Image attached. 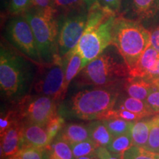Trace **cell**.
<instances>
[{"mask_svg": "<svg viewBox=\"0 0 159 159\" xmlns=\"http://www.w3.org/2000/svg\"><path fill=\"white\" fill-rule=\"evenodd\" d=\"M130 76L124 59L114 45L107 47L77 76L80 84L109 87Z\"/></svg>", "mask_w": 159, "mask_h": 159, "instance_id": "cell-1", "label": "cell"}, {"mask_svg": "<svg viewBox=\"0 0 159 159\" xmlns=\"http://www.w3.org/2000/svg\"><path fill=\"white\" fill-rule=\"evenodd\" d=\"M33 77L28 61L3 43L0 48V88L8 98L21 99L28 91Z\"/></svg>", "mask_w": 159, "mask_h": 159, "instance_id": "cell-2", "label": "cell"}, {"mask_svg": "<svg viewBox=\"0 0 159 159\" xmlns=\"http://www.w3.org/2000/svg\"><path fill=\"white\" fill-rule=\"evenodd\" d=\"M151 33L139 21L117 16L113 28L112 44L124 59L129 71L136 65L150 44Z\"/></svg>", "mask_w": 159, "mask_h": 159, "instance_id": "cell-3", "label": "cell"}, {"mask_svg": "<svg viewBox=\"0 0 159 159\" xmlns=\"http://www.w3.org/2000/svg\"><path fill=\"white\" fill-rule=\"evenodd\" d=\"M34 34L43 63H50L58 57V19L55 10H40L32 7L23 14Z\"/></svg>", "mask_w": 159, "mask_h": 159, "instance_id": "cell-4", "label": "cell"}, {"mask_svg": "<svg viewBox=\"0 0 159 159\" xmlns=\"http://www.w3.org/2000/svg\"><path fill=\"white\" fill-rule=\"evenodd\" d=\"M118 97L116 89L109 87L81 91L71 99L69 111L84 120H101L114 108Z\"/></svg>", "mask_w": 159, "mask_h": 159, "instance_id": "cell-5", "label": "cell"}, {"mask_svg": "<svg viewBox=\"0 0 159 159\" xmlns=\"http://www.w3.org/2000/svg\"><path fill=\"white\" fill-rule=\"evenodd\" d=\"M117 16H111L97 25L85 26L84 33L76 46L83 59V69L112 44L113 28Z\"/></svg>", "mask_w": 159, "mask_h": 159, "instance_id": "cell-6", "label": "cell"}, {"mask_svg": "<svg viewBox=\"0 0 159 159\" xmlns=\"http://www.w3.org/2000/svg\"><path fill=\"white\" fill-rule=\"evenodd\" d=\"M58 56L63 57L76 47L84 33L88 19V8L76 10L57 15Z\"/></svg>", "mask_w": 159, "mask_h": 159, "instance_id": "cell-7", "label": "cell"}, {"mask_svg": "<svg viewBox=\"0 0 159 159\" xmlns=\"http://www.w3.org/2000/svg\"><path fill=\"white\" fill-rule=\"evenodd\" d=\"M5 37L20 52L33 62L43 63L33 32L23 15L10 16L5 28Z\"/></svg>", "mask_w": 159, "mask_h": 159, "instance_id": "cell-8", "label": "cell"}, {"mask_svg": "<svg viewBox=\"0 0 159 159\" xmlns=\"http://www.w3.org/2000/svg\"><path fill=\"white\" fill-rule=\"evenodd\" d=\"M55 99L47 96L26 95L20 99L16 112L25 123H33L46 126L50 119L57 115Z\"/></svg>", "mask_w": 159, "mask_h": 159, "instance_id": "cell-9", "label": "cell"}, {"mask_svg": "<svg viewBox=\"0 0 159 159\" xmlns=\"http://www.w3.org/2000/svg\"><path fill=\"white\" fill-rule=\"evenodd\" d=\"M41 66L42 69L35 83V91L55 101L63 99L66 69L64 58L58 57L53 62L42 63Z\"/></svg>", "mask_w": 159, "mask_h": 159, "instance_id": "cell-10", "label": "cell"}, {"mask_svg": "<svg viewBox=\"0 0 159 159\" xmlns=\"http://www.w3.org/2000/svg\"><path fill=\"white\" fill-rule=\"evenodd\" d=\"M159 14V0H121L117 15L139 22L156 19Z\"/></svg>", "mask_w": 159, "mask_h": 159, "instance_id": "cell-11", "label": "cell"}, {"mask_svg": "<svg viewBox=\"0 0 159 159\" xmlns=\"http://www.w3.org/2000/svg\"><path fill=\"white\" fill-rule=\"evenodd\" d=\"M25 122L19 120L1 136V159L16 155L24 147Z\"/></svg>", "mask_w": 159, "mask_h": 159, "instance_id": "cell-12", "label": "cell"}, {"mask_svg": "<svg viewBox=\"0 0 159 159\" xmlns=\"http://www.w3.org/2000/svg\"><path fill=\"white\" fill-rule=\"evenodd\" d=\"M52 142L44 126L33 123H25L24 146L46 149Z\"/></svg>", "mask_w": 159, "mask_h": 159, "instance_id": "cell-13", "label": "cell"}, {"mask_svg": "<svg viewBox=\"0 0 159 159\" xmlns=\"http://www.w3.org/2000/svg\"><path fill=\"white\" fill-rule=\"evenodd\" d=\"M63 58L66 61L65 79L64 84H63V94L65 96L71 81L75 78L83 69V59L76 47L66 55H65Z\"/></svg>", "mask_w": 159, "mask_h": 159, "instance_id": "cell-14", "label": "cell"}, {"mask_svg": "<svg viewBox=\"0 0 159 159\" xmlns=\"http://www.w3.org/2000/svg\"><path fill=\"white\" fill-rule=\"evenodd\" d=\"M159 53L150 44L139 58L136 65L130 71V77L145 78L152 67L156 64L158 59Z\"/></svg>", "mask_w": 159, "mask_h": 159, "instance_id": "cell-15", "label": "cell"}, {"mask_svg": "<svg viewBox=\"0 0 159 159\" xmlns=\"http://www.w3.org/2000/svg\"><path fill=\"white\" fill-rule=\"evenodd\" d=\"M153 88V84L144 78L129 77L126 79L125 90L131 97L146 100L147 97Z\"/></svg>", "mask_w": 159, "mask_h": 159, "instance_id": "cell-16", "label": "cell"}, {"mask_svg": "<svg viewBox=\"0 0 159 159\" xmlns=\"http://www.w3.org/2000/svg\"><path fill=\"white\" fill-rule=\"evenodd\" d=\"M89 138L98 147H108L113 139V135L102 120H94L87 125Z\"/></svg>", "mask_w": 159, "mask_h": 159, "instance_id": "cell-17", "label": "cell"}, {"mask_svg": "<svg viewBox=\"0 0 159 159\" xmlns=\"http://www.w3.org/2000/svg\"><path fill=\"white\" fill-rule=\"evenodd\" d=\"M58 136L66 141L69 144L80 142L90 139L88 127L75 123H71L63 126Z\"/></svg>", "mask_w": 159, "mask_h": 159, "instance_id": "cell-18", "label": "cell"}, {"mask_svg": "<svg viewBox=\"0 0 159 159\" xmlns=\"http://www.w3.org/2000/svg\"><path fill=\"white\" fill-rule=\"evenodd\" d=\"M151 119L148 120L136 121L130 130L133 144L139 148H144L148 144L151 128Z\"/></svg>", "mask_w": 159, "mask_h": 159, "instance_id": "cell-19", "label": "cell"}, {"mask_svg": "<svg viewBox=\"0 0 159 159\" xmlns=\"http://www.w3.org/2000/svg\"><path fill=\"white\" fill-rule=\"evenodd\" d=\"M47 149L48 159H75L70 144L59 136Z\"/></svg>", "mask_w": 159, "mask_h": 159, "instance_id": "cell-20", "label": "cell"}, {"mask_svg": "<svg viewBox=\"0 0 159 159\" xmlns=\"http://www.w3.org/2000/svg\"><path fill=\"white\" fill-rule=\"evenodd\" d=\"M120 106L134 113V114L139 115L142 118L156 114L149 106L146 101L141 100V99L131 97L125 98L124 100H122Z\"/></svg>", "mask_w": 159, "mask_h": 159, "instance_id": "cell-21", "label": "cell"}, {"mask_svg": "<svg viewBox=\"0 0 159 159\" xmlns=\"http://www.w3.org/2000/svg\"><path fill=\"white\" fill-rule=\"evenodd\" d=\"M102 121L104 122L105 126L113 135V136L130 132L131 128L134 123V122L127 121L120 118H115V117L104 119Z\"/></svg>", "mask_w": 159, "mask_h": 159, "instance_id": "cell-22", "label": "cell"}, {"mask_svg": "<svg viewBox=\"0 0 159 159\" xmlns=\"http://www.w3.org/2000/svg\"><path fill=\"white\" fill-rule=\"evenodd\" d=\"M130 132L113 137L110 144L106 147L111 152L122 155L127 150L133 146Z\"/></svg>", "mask_w": 159, "mask_h": 159, "instance_id": "cell-23", "label": "cell"}, {"mask_svg": "<svg viewBox=\"0 0 159 159\" xmlns=\"http://www.w3.org/2000/svg\"><path fill=\"white\" fill-rule=\"evenodd\" d=\"M52 6L57 15L87 7L84 0H52Z\"/></svg>", "mask_w": 159, "mask_h": 159, "instance_id": "cell-24", "label": "cell"}, {"mask_svg": "<svg viewBox=\"0 0 159 159\" xmlns=\"http://www.w3.org/2000/svg\"><path fill=\"white\" fill-rule=\"evenodd\" d=\"M151 122L148 142L144 149L159 153V114L151 118Z\"/></svg>", "mask_w": 159, "mask_h": 159, "instance_id": "cell-25", "label": "cell"}, {"mask_svg": "<svg viewBox=\"0 0 159 159\" xmlns=\"http://www.w3.org/2000/svg\"><path fill=\"white\" fill-rule=\"evenodd\" d=\"M70 146L75 159L94 153L96 152L97 149L99 148L90 139L83 141V142L70 144Z\"/></svg>", "mask_w": 159, "mask_h": 159, "instance_id": "cell-26", "label": "cell"}, {"mask_svg": "<svg viewBox=\"0 0 159 159\" xmlns=\"http://www.w3.org/2000/svg\"><path fill=\"white\" fill-rule=\"evenodd\" d=\"M123 159H159V153L133 145L122 154Z\"/></svg>", "mask_w": 159, "mask_h": 159, "instance_id": "cell-27", "label": "cell"}, {"mask_svg": "<svg viewBox=\"0 0 159 159\" xmlns=\"http://www.w3.org/2000/svg\"><path fill=\"white\" fill-rule=\"evenodd\" d=\"M33 7L32 0H11L8 16H21Z\"/></svg>", "mask_w": 159, "mask_h": 159, "instance_id": "cell-28", "label": "cell"}, {"mask_svg": "<svg viewBox=\"0 0 159 159\" xmlns=\"http://www.w3.org/2000/svg\"><path fill=\"white\" fill-rule=\"evenodd\" d=\"M63 126H64V119L62 116L58 115H55L49 121L45 126V128L52 142L55 137L57 136V135H58L61 132Z\"/></svg>", "mask_w": 159, "mask_h": 159, "instance_id": "cell-29", "label": "cell"}, {"mask_svg": "<svg viewBox=\"0 0 159 159\" xmlns=\"http://www.w3.org/2000/svg\"><path fill=\"white\" fill-rule=\"evenodd\" d=\"M19 120H21V119L19 118L16 111L10 110L7 112L2 113L1 118H0V134H3L15 122Z\"/></svg>", "mask_w": 159, "mask_h": 159, "instance_id": "cell-30", "label": "cell"}, {"mask_svg": "<svg viewBox=\"0 0 159 159\" xmlns=\"http://www.w3.org/2000/svg\"><path fill=\"white\" fill-rule=\"evenodd\" d=\"M44 149L33 146H24L16 155L22 159H44Z\"/></svg>", "mask_w": 159, "mask_h": 159, "instance_id": "cell-31", "label": "cell"}, {"mask_svg": "<svg viewBox=\"0 0 159 159\" xmlns=\"http://www.w3.org/2000/svg\"><path fill=\"white\" fill-rule=\"evenodd\" d=\"M145 101L156 114H159V89L158 87L153 85V88Z\"/></svg>", "mask_w": 159, "mask_h": 159, "instance_id": "cell-32", "label": "cell"}, {"mask_svg": "<svg viewBox=\"0 0 159 159\" xmlns=\"http://www.w3.org/2000/svg\"><path fill=\"white\" fill-rule=\"evenodd\" d=\"M96 153L99 159H123L122 155L111 152L106 147H99Z\"/></svg>", "mask_w": 159, "mask_h": 159, "instance_id": "cell-33", "label": "cell"}, {"mask_svg": "<svg viewBox=\"0 0 159 159\" xmlns=\"http://www.w3.org/2000/svg\"><path fill=\"white\" fill-rule=\"evenodd\" d=\"M103 7H106L114 13H118L121 5V0H97Z\"/></svg>", "mask_w": 159, "mask_h": 159, "instance_id": "cell-34", "label": "cell"}, {"mask_svg": "<svg viewBox=\"0 0 159 159\" xmlns=\"http://www.w3.org/2000/svg\"><path fill=\"white\" fill-rule=\"evenodd\" d=\"M33 7L40 10H54L52 0H32Z\"/></svg>", "mask_w": 159, "mask_h": 159, "instance_id": "cell-35", "label": "cell"}, {"mask_svg": "<svg viewBox=\"0 0 159 159\" xmlns=\"http://www.w3.org/2000/svg\"><path fill=\"white\" fill-rule=\"evenodd\" d=\"M150 44L159 53V26L151 33Z\"/></svg>", "mask_w": 159, "mask_h": 159, "instance_id": "cell-36", "label": "cell"}, {"mask_svg": "<svg viewBox=\"0 0 159 159\" xmlns=\"http://www.w3.org/2000/svg\"><path fill=\"white\" fill-rule=\"evenodd\" d=\"M159 77V58L157 60L156 64L154 65L153 67H152L150 70H149L148 75L144 79L148 80L149 81H152V80L158 78Z\"/></svg>", "mask_w": 159, "mask_h": 159, "instance_id": "cell-37", "label": "cell"}, {"mask_svg": "<svg viewBox=\"0 0 159 159\" xmlns=\"http://www.w3.org/2000/svg\"><path fill=\"white\" fill-rule=\"evenodd\" d=\"M11 0H1V12L2 14L3 13V16H8V11L11 5Z\"/></svg>", "mask_w": 159, "mask_h": 159, "instance_id": "cell-38", "label": "cell"}, {"mask_svg": "<svg viewBox=\"0 0 159 159\" xmlns=\"http://www.w3.org/2000/svg\"><path fill=\"white\" fill-rule=\"evenodd\" d=\"M75 159H99V158L97 156V154L96 153V152H94V153L88 155V156H82L80 157V158H77Z\"/></svg>", "mask_w": 159, "mask_h": 159, "instance_id": "cell-39", "label": "cell"}, {"mask_svg": "<svg viewBox=\"0 0 159 159\" xmlns=\"http://www.w3.org/2000/svg\"><path fill=\"white\" fill-rule=\"evenodd\" d=\"M84 1H85V4H86L87 8H88V10H89V7H90L91 6L93 5V4H94L95 2L97 1V0H84Z\"/></svg>", "mask_w": 159, "mask_h": 159, "instance_id": "cell-40", "label": "cell"}, {"mask_svg": "<svg viewBox=\"0 0 159 159\" xmlns=\"http://www.w3.org/2000/svg\"><path fill=\"white\" fill-rule=\"evenodd\" d=\"M151 83H152V84L155 85L156 87H158V88L159 89V77L158 78H156V79L152 80L151 81Z\"/></svg>", "mask_w": 159, "mask_h": 159, "instance_id": "cell-41", "label": "cell"}, {"mask_svg": "<svg viewBox=\"0 0 159 159\" xmlns=\"http://www.w3.org/2000/svg\"><path fill=\"white\" fill-rule=\"evenodd\" d=\"M5 159H22V158H21L19 156H18V155H14V156L7 157V158H6Z\"/></svg>", "mask_w": 159, "mask_h": 159, "instance_id": "cell-42", "label": "cell"}, {"mask_svg": "<svg viewBox=\"0 0 159 159\" xmlns=\"http://www.w3.org/2000/svg\"><path fill=\"white\" fill-rule=\"evenodd\" d=\"M158 18H159V14H158Z\"/></svg>", "mask_w": 159, "mask_h": 159, "instance_id": "cell-43", "label": "cell"}, {"mask_svg": "<svg viewBox=\"0 0 159 159\" xmlns=\"http://www.w3.org/2000/svg\"><path fill=\"white\" fill-rule=\"evenodd\" d=\"M158 58H159V54H158Z\"/></svg>", "mask_w": 159, "mask_h": 159, "instance_id": "cell-44", "label": "cell"}]
</instances>
